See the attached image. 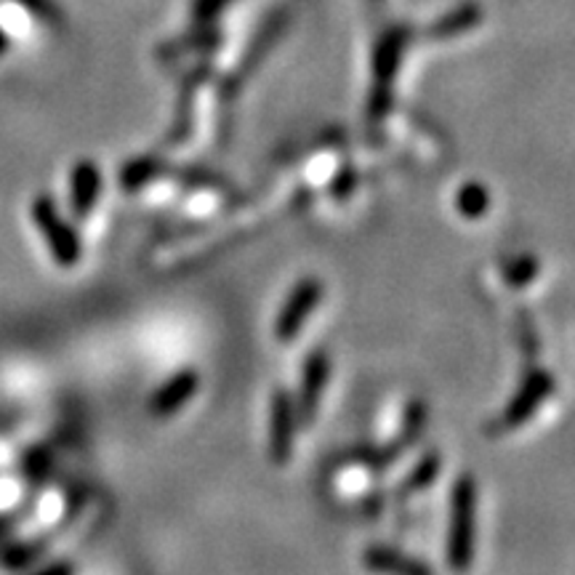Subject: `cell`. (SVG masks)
<instances>
[{"label": "cell", "instance_id": "obj_7", "mask_svg": "<svg viewBox=\"0 0 575 575\" xmlns=\"http://www.w3.org/2000/svg\"><path fill=\"white\" fill-rule=\"evenodd\" d=\"M330 379V357L326 349H315L312 355L307 357L301 370V387L299 394H296V411H299V419L312 421L317 415V408H320L322 394H326Z\"/></svg>", "mask_w": 575, "mask_h": 575}, {"label": "cell", "instance_id": "obj_12", "mask_svg": "<svg viewBox=\"0 0 575 575\" xmlns=\"http://www.w3.org/2000/svg\"><path fill=\"white\" fill-rule=\"evenodd\" d=\"M535 275H538V261H535L533 256H522V259H514L509 264L506 283L514 288H522L531 280H535Z\"/></svg>", "mask_w": 575, "mask_h": 575}, {"label": "cell", "instance_id": "obj_10", "mask_svg": "<svg viewBox=\"0 0 575 575\" xmlns=\"http://www.w3.org/2000/svg\"><path fill=\"white\" fill-rule=\"evenodd\" d=\"M491 192H487L485 184L480 182H466L461 184L459 195H455V208H459V214L464 216V219H482V216L487 214V208H491Z\"/></svg>", "mask_w": 575, "mask_h": 575}, {"label": "cell", "instance_id": "obj_2", "mask_svg": "<svg viewBox=\"0 0 575 575\" xmlns=\"http://www.w3.org/2000/svg\"><path fill=\"white\" fill-rule=\"evenodd\" d=\"M30 219L35 224L38 235L49 248L51 259L57 267L72 269L78 261L83 259V243L78 235L75 224L62 214V208L57 206V201L51 195H38L30 206Z\"/></svg>", "mask_w": 575, "mask_h": 575}, {"label": "cell", "instance_id": "obj_9", "mask_svg": "<svg viewBox=\"0 0 575 575\" xmlns=\"http://www.w3.org/2000/svg\"><path fill=\"white\" fill-rule=\"evenodd\" d=\"M197 389H201V376H197V370H178L168 381H163V387L155 389V394L150 398V413H155L157 419H168V415L178 413L192 398H195Z\"/></svg>", "mask_w": 575, "mask_h": 575}, {"label": "cell", "instance_id": "obj_1", "mask_svg": "<svg viewBox=\"0 0 575 575\" xmlns=\"http://www.w3.org/2000/svg\"><path fill=\"white\" fill-rule=\"evenodd\" d=\"M478 546V482L472 474L455 480L448 520V562L453 571H466Z\"/></svg>", "mask_w": 575, "mask_h": 575}, {"label": "cell", "instance_id": "obj_3", "mask_svg": "<svg viewBox=\"0 0 575 575\" xmlns=\"http://www.w3.org/2000/svg\"><path fill=\"white\" fill-rule=\"evenodd\" d=\"M322 294H326V286H322V280H317L312 275L296 283V286L290 288L288 299L283 301L280 312L275 317L277 339L283 343L294 341L304 330V326H307V320L312 317L315 309L320 307Z\"/></svg>", "mask_w": 575, "mask_h": 575}, {"label": "cell", "instance_id": "obj_11", "mask_svg": "<svg viewBox=\"0 0 575 575\" xmlns=\"http://www.w3.org/2000/svg\"><path fill=\"white\" fill-rule=\"evenodd\" d=\"M366 565L370 571H398V573H424V565L411 559H402L398 552L389 548H370L366 554Z\"/></svg>", "mask_w": 575, "mask_h": 575}, {"label": "cell", "instance_id": "obj_4", "mask_svg": "<svg viewBox=\"0 0 575 575\" xmlns=\"http://www.w3.org/2000/svg\"><path fill=\"white\" fill-rule=\"evenodd\" d=\"M296 432H299V411L296 400L290 398L286 389H275L269 400V459L273 464H288L294 455Z\"/></svg>", "mask_w": 575, "mask_h": 575}, {"label": "cell", "instance_id": "obj_8", "mask_svg": "<svg viewBox=\"0 0 575 575\" xmlns=\"http://www.w3.org/2000/svg\"><path fill=\"white\" fill-rule=\"evenodd\" d=\"M102 195V171L94 161L83 157L70 171V214L75 219H89Z\"/></svg>", "mask_w": 575, "mask_h": 575}, {"label": "cell", "instance_id": "obj_13", "mask_svg": "<svg viewBox=\"0 0 575 575\" xmlns=\"http://www.w3.org/2000/svg\"><path fill=\"white\" fill-rule=\"evenodd\" d=\"M11 499H14V485L11 482H0V509L9 504Z\"/></svg>", "mask_w": 575, "mask_h": 575}, {"label": "cell", "instance_id": "obj_6", "mask_svg": "<svg viewBox=\"0 0 575 575\" xmlns=\"http://www.w3.org/2000/svg\"><path fill=\"white\" fill-rule=\"evenodd\" d=\"M554 392V379L546 373V370L535 368L525 376L522 387L517 389L512 402H509L506 413H504V427L506 429H517L520 424H525L531 415L538 411L544 402L552 398Z\"/></svg>", "mask_w": 575, "mask_h": 575}, {"label": "cell", "instance_id": "obj_5", "mask_svg": "<svg viewBox=\"0 0 575 575\" xmlns=\"http://www.w3.org/2000/svg\"><path fill=\"white\" fill-rule=\"evenodd\" d=\"M402 54V38L387 35L376 51L373 59V89H370L368 112L370 117H381L392 102V83L398 75V64Z\"/></svg>", "mask_w": 575, "mask_h": 575}]
</instances>
